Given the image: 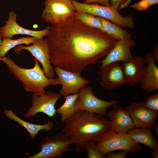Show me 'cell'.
<instances>
[{
    "label": "cell",
    "instance_id": "18",
    "mask_svg": "<svg viewBox=\"0 0 158 158\" xmlns=\"http://www.w3.org/2000/svg\"><path fill=\"white\" fill-rule=\"evenodd\" d=\"M144 59L145 66L143 75L140 83V87L147 93L158 90V68L155 63L152 53H146Z\"/></svg>",
    "mask_w": 158,
    "mask_h": 158
},
{
    "label": "cell",
    "instance_id": "21",
    "mask_svg": "<svg viewBox=\"0 0 158 158\" xmlns=\"http://www.w3.org/2000/svg\"><path fill=\"white\" fill-rule=\"evenodd\" d=\"M78 95V93L64 97L65 99L64 103L56 109V113L61 115V120L62 122H64L76 112L75 103Z\"/></svg>",
    "mask_w": 158,
    "mask_h": 158
},
{
    "label": "cell",
    "instance_id": "9",
    "mask_svg": "<svg viewBox=\"0 0 158 158\" xmlns=\"http://www.w3.org/2000/svg\"><path fill=\"white\" fill-rule=\"evenodd\" d=\"M48 46L47 38L42 40L37 39L31 45L24 46L20 44L15 47L14 51L16 54L21 53V51L23 50L29 51L41 63L44 74L50 79L53 78L55 72L51 64Z\"/></svg>",
    "mask_w": 158,
    "mask_h": 158
},
{
    "label": "cell",
    "instance_id": "14",
    "mask_svg": "<svg viewBox=\"0 0 158 158\" xmlns=\"http://www.w3.org/2000/svg\"><path fill=\"white\" fill-rule=\"evenodd\" d=\"M100 84L102 87L110 90L126 84L121 64L118 62L100 67Z\"/></svg>",
    "mask_w": 158,
    "mask_h": 158
},
{
    "label": "cell",
    "instance_id": "16",
    "mask_svg": "<svg viewBox=\"0 0 158 158\" xmlns=\"http://www.w3.org/2000/svg\"><path fill=\"white\" fill-rule=\"evenodd\" d=\"M112 107L113 110L106 114L109 119L111 129L117 133H128L134 127L131 118L126 110L117 104Z\"/></svg>",
    "mask_w": 158,
    "mask_h": 158
},
{
    "label": "cell",
    "instance_id": "31",
    "mask_svg": "<svg viewBox=\"0 0 158 158\" xmlns=\"http://www.w3.org/2000/svg\"><path fill=\"white\" fill-rule=\"evenodd\" d=\"M153 58L155 63H158V45L156 44L154 46V49L152 52Z\"/></svg>",
    "mask_w": 158,
    "mask_h": 158
},
{
    "label": "cell",
    "instance_id": "15",
    "mask_svg": "<svg viewBox=\"0 0 158 158\" xmlns=\"http://www.w3.org/2000/svg\"><path fill=\"white\" fill-rule=\"evenodd\" d=\"M17 15L13 11H10L8 14V19L5 25L0 28L2 37L14 39L13 36L16 35H25L34 37L38 39L43 40L44 36L47 35L49 32V26L44 29L33 30L26 29L19 25L16 22Z\"/></svg>",
    "mask_w": 158,
    "mask_h": 158
},
{
    "label": "cell",
    "instance_id": "35",
    "mask_svg": "<svg viewBox=\"0 0 158 158\" xmlns=\"http://www.w3.org/2000/svg\"><path fill=\"white\" fill-rule=\"evenodd\" d=\"M0 28H0V45L1 44V43H2L1 38H2V37L1 34V32H0Z\"/></svg>",
    "mask_w": 158,
    "mask_h": 158
},
{
    "label": "cell",
    "instance_id": "3",
    "mask_svg": "<svg viewBox=\"0 0 158 158\" xmlns=\"http://www.w3.org/2000/svg\"><path fill=\"white\" fill-rule=\"evenodd\" d=\"M35 64L33 68H25L20 67L9 56L0 57V61L4 63L10 72L22 84L23 89L37 95L46 92L44 88L49 85H61L59 79H49L41 68L38 60L34 57Z\"/></svg>",
    "mask_w": 158,
    "mask_h": 158
},
{
    "label": "cell",
    "instance_id": "17",
    "mask_svg": "<svg viewBox=\"0 0 158 158\" xmlns=\"http://www.w3.org/2000/svg\"><path fill=\"white\" fill-rule=\"evenodd\" d=\"M145 63L144 59L135 56L121 64L126 84L131 87L140 84L144 73Z\"/></svg>",
    "mask_w": 158,
    "mask_h": 158
},
{
    "label": "cell",
    "instance_id": "19",
    "mask_svg": "<svg viewBox=\"0 0 158 158\" xmlns=\"http://www.w3.org/2000/svg\"><path fill=\"white\" fill-rule=\"evenodd\" d=\"M127 133L129 137L136 142L143 144L151 149H158V141L157 137L153 135L152 128L134 127Z\"/></svg>",
    "mask_w": 158,
    "mask_h": 158
},
{
    "label": "cell",
    "instance_id": "11",
    "mask_svg": "<svg viewBox=\"0 0 158 158\" xmlns=\"http://www.w3.org/2000/svg\"><path fill=\"white\" fill-rule=\"evenodd\" d=\"M125 110L131 118L135 127L152 128L158 123V111L147 108L143 101L132 102Z\"/></svg>",
    "mask_w": 158,
    "mask_h": 158
},
{
    "label": "cell",
    "instance_id": "29",
    "mask_svg": "<svg viewBox=\"0 0 158 158\" xmlns=\"http://www.w3.org/2000/svg\"><path fill=\"white\" fill-rule=\"evenodd\" d=\"M129 0H110V5L117 10H121Z\"/></svg>",
    "mask_w": 158,
    "mask_h": 158
},
{
    "label": "cell",
    "instance_id": "30",
    "mask_svg": "<svg viewBox=\"0 0 158 158\" xmlns=\"http://www.w3.org/2000/svg\"><path fill=\"white\" fill-rule=\"evenodd\" d=\"M110 0H85L83 3L87 4L97 3L100 5L108 6L110 5Z\"/></svg>",
    "mask_w": 158,
    "mask_h": 158
},
{
    "label": "cell",
    "instance_id": "23",
    "mask_svg": "<svg viewBox=\"0 0 158 158\" xmlns=\"http://www.w3.org/2000/svg\"><path fill=\"white\" fill-rule=\"evenodd\" d=\"M97 17L102 23L104 32L117 41L123 38L128 32L108 20Z\"/></svg>",
    "mask_w": 158,
    "mask_h": 158
},
{
    "label": "cell",
    "instance_id": "10",
    "mask_svg": "<svg viewBox=\"0 0 158 158\" xmlns=\"http://www.w3.org/2000/svg\"><path fill=\"white\" fill-rule=\"evenodd\" d=\"M61 97L59 93L46 91L43 94L37 95L33 94L31 99L32 106L24 115L25 118L35 117L36 114L43 113L50 117L56 115L55 106L58 99Z\"/></svg>",
    "mask_w": 158,
    "mask_h": 158
},
{
    "label": "cell",
    "instance_id": "32",
    "mask_svg": "<svg viewBox=\"0 0 158 158\" xmlns=\"http://www.w3.org/2000/svg\"><path fill=\"white\" fill-rule=\"evenodd\" d=\"M150 155L151 158H158V149H151Z\"/></svg>",
    "mask_w": 158,
    "mask_h": 158
},
{
    "label": "cell",
    "instance_id": "22",
    "mask_svg": "<svg viewBox=\"0 0 158 158\" xmlns=\"http://www.w3.org/2000/svg\"><path fill=\"white\" fill-rule=\"evenodd\" d=\"M3 38L1 44L0 45V57L5 56L8 51L18 45L22 44L29 45L30 44L35 43L38 39L34 37L29 36L24 37L16 39L6 37Z\"/></svg>",
    "mask_w": 158,
    "mask_h": 158
},
{
    "label": "cell",
    "instance_id": "33",
    "mask_svg": "<svg viewBox=\"0 0 158 158\" xmlns=\"http://www.w3.org/2000/svg\"><path fill=\"white\" fill-rule=\"evenodd\" d=\"M154 131L157 134H158V124L157 123L154 126Z\"/></svg>",
    "mask_w": 158,
    "mask_h": 158
},
{
    "label": "cell",
    "instance_id": "24",
    "mask_svg": "<svg viewBox=\"0 0 158 158\" xmlns=\"http://www.w3.org/2000/svg\"><path fill=\"white\" fill-rule=\"evenodd\" d=\"M75 15L77 18L85 25L104 32L102 23L97 16L84 12L76 11Z\"/></svg>",
    "mask_w": 158,
    "mask_h": 158
},
{
    "label": "cell",
    "instance_id": "2",
    "mask_svg": "<svg viewBox=\"0 0 158 158\" xmlns=\"http://www.w3.org/2000/svg\"><path fill=\"white\" fill-rule=\"evenodd\" d=\"M64 123L62 132L69 138L71 145H75L77 152H83L88 141L96 143L100 134L111 130L109 120L85 111H76Z\"/></svg>",
    "mask_w": 158,
    "mask_h": 158
},
{
    "label": "cell",
    "instance_id": "4",
    "mask_svg": "<svg viewBox=\"0 0 158 158\" xmlns=\"http://www.w3.org/2000/svg\"><path fill=\"white\" fill-rule=\"evenodd\" d=\"M76 11L84 12L94 16L103 18L116 24L121 28H127L132 30L135 23L131 15L124 16L110 6H103L97 3L87 4L71 0Z\"/></svg>",
    "mask_w": 158,
    "mask_h": 158
},
{
    "label": "cell",
    "instance_id": "12",
    "mask_svg": "<svg viewBox=\"0 0 158 158\" xmlns=\"http://www.w3.org/2000/svg\"><path fill=\"white\" fill-rule=\"evenodd\" d=\"M54 69L62 85L59 93L63 97L78 93L80 89L87 86L89 82L78 73L57 66Z\"/></svg>",
    "mask_w": 158,
    "mask_h": 158
},
{
    "label": "cell",
    "instance_id": "5",
    "mask_svg": "<svg viewBox=\"0 0 158 158\" xmlns=\"http://www.w3.org/2000/svg\"><path fill=\"white\" fill-rule=\"evenodd\" d=\"M99 150L106 154L114 151L127 150L133 153L140 151L141 146L132 140L127 133H117L110 130L100 134L97 140Z\"/></svg>",
    "mask_w": 158,
    "mask_h": 158
},
{
    "label": "cell",
    "instance_id": "1",
    "mask_svg": "<svg viewBox=\"0 0 158 158\" xmlns=\"http://www.w3.org/2000/svg\"><path fill=\"white\" fill-rule=\"evenodd\" d=\"M51 63L80 75L104 58L117 41L101 30L85 25L75 14L52 25L47 35Z\"/></svg>",
    "mask_w": 158,
    "mask_h": 158
},
{
    "label": "cell",
    "instance_id": "34",
    "mask_svg": "<svg viewBox=\"0 0 158 158\" xmlns=\"http://www.w3.org/2000/svg\"><path fill=\"white\" fill-rule=\"evenodd\" d=\"M132 0H129L127 3L121 8V9L128 6L129 4Z\"/></svg>",
    "mask_w": 158,
    "mask_h": 158
},
{
    "label": "cell",
    "instance_id": "26",
    "mask_svg": "<svg viewBox=\"0 0 158 158\" xmlns=\"http://www.w3.org/2000/svg\"><path fill=\"white\" fill-rule=\"evenodd\" d=\"M158 3V0H141L131 5L130 7L139 11H144Z\"/></svg>",
    "mask_w": 158,
    "mask_h": 158
},
{
    "label": "cell",
    "instance_id": "8",
    "mask_svg": "<svg viewBox=\"0 0 158 158\" xmlns=\"http://www.w3.org/2000/svg\"><path fill=\"white\" fill-rule=\"evenodd\" d=\"M44 4L41 17L52 25L62 22L76 12L71 0H45Z\"/></svg>",
    "mask_w": 158,
    "mask_h": 158
},
{
    "label": "cell",
    "instance_id": "6",
    "mask_svg": "<svg viewBox=\"0 0 158 158\" xmlns=\"http://www.w3.org/2000/svg\"><path fill=\"white\" fill-rule=\"evenodd\" d=\"M75 103L76 112L85 111L97 115L104 116L107 110L110 106L118 103L117 100L105 101L96 97L92 92V87L86 86L81 88Z\"/></svg>",
    "mask_w": 158,
    "mask_h": 158
},
{
    "label": "cell",
    "instance_id": "13",
    "mask_svg": "<svg viewBox=\"0 0 158 158\" xmlns=\"http://www.w3.org/2000/svg\"><path fill=\"white\" fill-rule=\"evenodd\" d=\"M132 36V34L128 32L123 38L117 41L104 59L100 61L102 63L100 67L114 62L121 61L124 63L129 61L133 56L130 49L136 45Z\"/></svg>",
    "mask_w": 158,
    "mask_h": 158
},
{
    "label": "cell",
    "instance_id": "27",
    "mask_svg": "<svg viewBox=\"0 0 158 158\" xmlns=\"http://www.w3.org/2000/svg\"><path fill=\"white\" fill-rule=\"evenodd\" d=\"M144 103L147 108L158 111V93L150 95L145 99Z\"/></svg>",
    "mask_w": 158,
    "mask_h": 158
},
{
    "label": "cell",
    "instance_id": "25",
    "mask_svg": "<svg viewBox=\"0 0 158 158\" xmlns=\"http://www.w3.org/2000/svg\"><path fill=\"white\" fill-rule=\"evenodd\" d=\"M95 142L90 140L88 141L85 145V150L87 152L88 158H105L106 155L98 149Z\"/></svg>",
    "mask_w": 158,
    "mask_h": 158
},
{
    "label": "cell",
    "instance_id": "20",
    "mask_svg": "<svg viewBox=\"0 0 158 158\" xmlns=\"http://www.w3.org/2000/svg\"><path fill=\"white\" fill-rule=\"evenodd\" d=\"M4 114L10 119L13 120L21 125L26 129L29 133L31 138L34 139L35 135L41 130L48 132L53 128V123L50 121L42 125L32 124L26 121L16 115L11 109H5Z\"/></svg>",
    "mask_w": 158,
    "mask_h": 158
},
{
    "label": "cell",
    "instance_id": "7",
    "mask_svg": "<svg viewBox=\"0 0 158 158\" xmlns=\"http://www.w3.org/2000/svg\"><path fill=\"white\" fill-rule=\"evenodd\" d=\"M69 138L64 133H58L51 137L42 138L39 145L41 151L26 158H61L66 152L71 150Z\"/></svg>",
    "mask_w": 158,
    "mask_h": 158
},
{
    "label": "cell",
    "instance_id": "28",
    "mask_svg": "<svg viewBox=\"0 0 158 158\" xmlns=\"http://www.w3.org/2000/svg\"><path fill=\"white\" fill-rule=\"evenodd\" d=\"M129 152L127 150H123L118 153H114L112 152L108 153V155L107 156V158H126L127 154Z\"/></svg>",
    "mask_w": 158,
    "mask_h": 158
}]
</instances>
